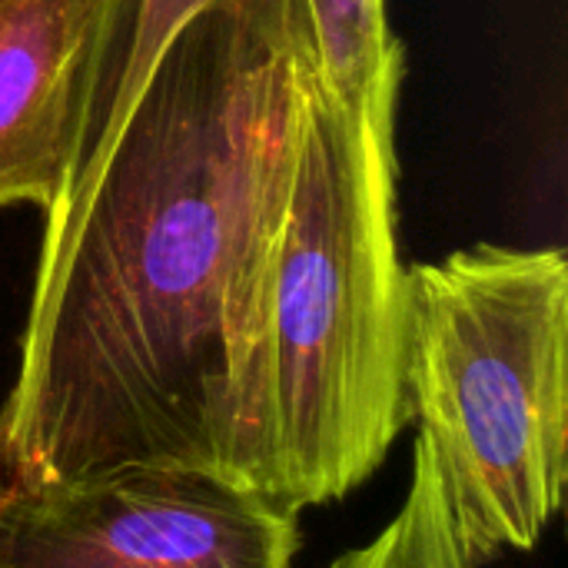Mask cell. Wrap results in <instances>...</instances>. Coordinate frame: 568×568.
<instances>
[{"mask_svg":"<svg viewBox=\"0 0 568 568\" xmlns=\"http://www.w3.org/2000/svg\"><path fill=\"white\" fill-rule=\"evenodd\" d=\"M210 7L240 13L266 43L296 60L306 77H320L310 0H100L83 73L70 176L47 223L60 220L90 190L166 47Z\"/></svg>","mask_w":568,"mask_h":568,"instance_id":"6","label":"cell"},{"mask_svg":"<svg viewBox=\"0 0 568 568\" xmlns=\"http://www.w3.org/2000/svg\"><path fill=\"white\" fill-rule=\"evenodd\" d=\"M396 97L349 103L320 77H303L256 426L260 493L296 513L346 499L413 419L406 266L396 246Z\"/></svg>","mask_w":568,"mask_h":568,"instance_id":"2","label":"cell"},{"mask_svg":"<svg viewBox=\"0 0 568 568\" xmlns=\"http://www.w3.org/2000/svg\"><path fill=\"white\" fill-rule=\"evenodd\" d=\"M406 393L473 562L529 552L566 499V253L476 243L406 270Z\"/></svg>","mask_w":568,"mask_h":568,"instance_id":"3","label":"cell"},{"mask_svg":"<svg viewBox=\"0 0 568 568\" xmlns=\"http://www.w3.org/2000/svg\"><path fill=\"white\" fill-rule=\"evenodd\" d=\"M300 513L156 466L63 483L0 473V568H293Z\"/></svg>","mask_w":568,"mask_h":568,"instance_id":"4","label":"cell"},{"mask_svg":"<svg viewBox=\"0 0 568 568\" xmlns=\"http://www.w3.org/2000/svg\"><path fill=\"white\" fill-rule=\"evenodd\" d=\"M303 70L210 7L166 47L90 190L43 230L0 473L123 466L260 493L256 426Z\"/></svg>","mask_w":568,"mask_h":568,"instance_id":"1","label":"cell"},{"mask_svg":"<svg viewBox=\"0 0 568 568\" xmlns=\"http://www.w3.org/2000/svg\"><path fill=\"white\" fill-rule=\"evenodd\" d=\"M100 0H0V210L63 196Z\"/></svg>","mask_w":568,"mask_h":568,"instance_id":"5","label":"cell"},{"mask_svg":"<svg viewBox=\"0 0 568 568\" xmlns=\"http://www.w3.org/2000/svg\"><path fill=\"white\" fill-rule=\"evenodd\" d=\"M310 13L326 90L349 103L399 93L406 50L389 30L386 0H310Z\"/></svg>","mask_w":568,"mask_h":568,"instance_id":"7","label":"cell"},{"mask_svg":"<svg viewBox=\"0 0 568 568\" xmlns=\"http://www.w3.org/2000/svg\"><path fill=\"white\" fill-rule=\"evenodd\" d=\"M329 568H476L466 552L429 439L413 449V483L403 509L366 546L343 552Z\"/></svg>","mask_w":568,"mask_h":568,"instance_id":"8","label":"cell"}]
</instances>
